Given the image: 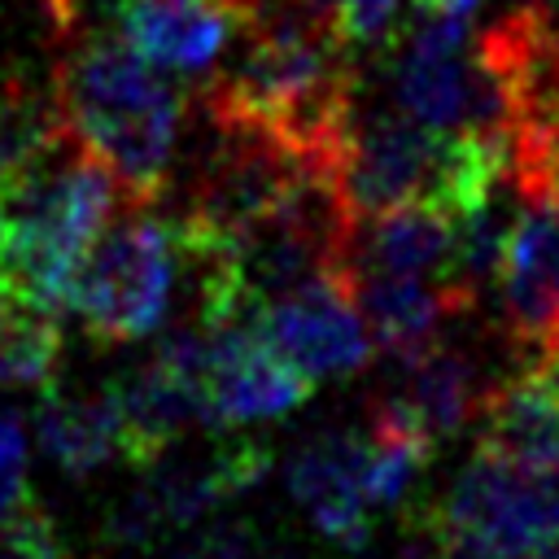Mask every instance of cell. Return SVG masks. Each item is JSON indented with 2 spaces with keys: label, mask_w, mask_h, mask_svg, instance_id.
<instances>
[{
  "label": "cell",
  "mask_w": 559,
  "mask_h": 559,
  "mask_svg": "<svg viewBox=\"0 0 559 559\" xmlns=\"http://www.w3.org/2000/svg\"><path fill=\"white\" fill-rule=\"evenodd\" d=\"M175 262V223L157 218L153 205H131L122 218H114L92 245L70 293L83 332L100 345H127L148 336L170 306Z\"/></svg>",
  "instance_id": "5"
},
{
  "label": "cell",
  "mask_w": 559,
  "mask_h": 559,
  "mask_svg": "<svg viewBox=\"0 0 559 559\" xmlns=\"http://www.w3.org/2000/svg\"><path fill=\"white\" fill-rule=\"evenodd\" d=\"M35 437L44 454L70 476H83L109 459H122V415H118L114 389L100 384L92 393H61L44 384V397L35 406Z\"/></svg>",
  "instance_id": "16"
},
{
  "label": "cell",
  "mask_w": 559,
  "mask_h": 559,
  "mask_svg": "<svg viewBox=\"0 0 559 559\" xmlns=\"http://www.w3.org/2000/svg\"><path fill=\"white\" fill-rule=\"evenodd\" d=\"M336 280L349 288L354 306L362 310L371 341L402 362L437 345L450 314H463V306L432 280L389 275V271H336Z\"/></svg>",
  "instance_id": "13"
},
{
  "label": "cell",
  "mask_w": 559,
  "mask_h": 559,
  "mask_svg": "<svg viewBox=\"0 0 559 559\" xmlns=\"http://www.w3.org/2000/svg\"><path fill=\"white\" fill-rule=\"evenodd\" d=\"M0 559H74L52 528V520L35 507L22 502L0 515Z\"/></svg>",
  "instance_id": "20"
},
{
  "label": "cell",
  "mask_w": 559,
  "mask_h": 559,
  "mask_svg": "<svg viewBox=\"0 0 559 559\" xmlns=\"http://www.w3.org/2000/svg\"><path fill=\"white\" fill-rule=\"evenodd\" d=\"M428 520L454 559H533L559 546V472L476 445Z\"/></svg>",
  "instance_id": "4"
},
{
  "label": "cell",
  "mask_w": 559,
  "mask_h": 559,
  "mask_svg": "<svg viewBox=\"0 0 559 559\" xmlns=\"http://www.w3.org/2000/svg\"><path fill=\"white\" fill-rule=\"evenodd\" d=\"M498 306L507 341L537 358L559 341V210L524 197L520 218L507 240Z\"/></svg>",
  "instance_id": "9"
},
{
  "label": "cell",
  "mask_w": 559,
  "mask_h": 559,
  "mask_svg": "<svg viewBox=\"0 0 559 559\" xmlns=\"http://www.w3.org/2000/svg\"><path fill=\"white\" fill-rule=\"evenodd\" d=\"M406 17H411V0H341L328 26L349 57H362L393 48Z\"/></svg>",
  "instance_id": "19"
},
{
  "label": "cell",
  "mask_w": 559,
  "mask_h": 559,
  "mask_svg": "<svg viewBox=\"0 0 559 559\" xmlns=\"http://www.w3.org/2000/svg\"><path fill=\"white\" fill-rule=\"evenodd\" d=\"M249 48L231 74L205 87L210 122H249L332 166L358 105V70L336 35L288 0H258Z\"/></svg>",
  "instance_id": "1"
},
{
  "label": "cell",
  "mask_w": 559,
  "mask_h": 559,
  "mask_svg": "<svg viewBox=\"0 0 559 559\" xmlns=\"http://www.w3.org/2000/svg\"><path fill=\"white\" fill-rule=\"evenodd\" d=\"M288 489L306 507L310 524L345 550H358L371 533L367 498V441L354 432H323L306 441L288 463Z\"/></svg>",
  "instance_id": "12"
},
{
  "label": "cell",
  "mask_w": 559,
  "mask_h": 559,
  "mask_svg": "<svg viewBox=\"0 0 559 559\" xmlns=\"http://www.w3.org/2000/svg\"><path fill=\"white\" fill-rule=\"evenodd\" d=\"M70 135L92 148L131 205H153L166 192L183 92L157 74L127 39L79 35L52 79Z\"/></svg>",
  "instance_id": "2"
},
{
  "label": "cell",
  "mask_w": 559,
  "mask_h": 559,
  "mask_svg": "<svg viewBox=\"0 0 559 559\" xmlns=\"http://www.w3.org/2000/svg\"><path fill=\"white\" fill-rule=\"evenodd\" d=\"M26 502V437L13 415L0 411V515Z\"/></svg>",
  "instance_id": "21"
},
{
  "label": "cell",
  "mask_w": 559,
  "mask_h": 559,
  "mask_svg": "<svg viewBox=\"0 0 559 559\" xmlns=\"http://www.w3.org/2000/svg\"><path fill=\"white\" fill-rule=\"evenodd\" d=\"M402 559H454L450 546L441 542L432 520H411V533L402 542Z\"/></svg>",
  "instance_id": "23"
},
{
  "label": "cell",
  "mask_w": 559,
  "mask_h": 559,
  "mask_svg": "<svg viewBox=\"0 0 559 559\" xmlns=\"http://www.w3.org/2000/svg\"><path fill=\"white\" fill-rule=\"evenodd\" d=\"M533 559H559V546H550V550H542V555H533Z\"/></svg>",
  "instance_id": "27"
},
{
  "label": "cell",
  "mask_w": 559,
  "mask_h": 559,
  "mask_svg": "<svg viewBox=\"0 0 559 559\" xmlns=\"http://www.w3.org/2000/svg\"><path fill=\"white\" fill-rule=\"evenodd\" d=\"M201 358V424H249L297 411L314 380L297 371L258 323H214Z\"/></svg>",
  "instance_id": "6"
},
{
  "label": "cell",
  "mask_w": 559,
  "mask_h": 559,
  "mask_svg": "<svg viewBox=\"0 0 559 559\" xmlns=\"http://www.w3.org/2000/svg\"><path fill=\"white\" fill-rule=\"evenodd\" d=\"M170 559H249V542L236 528H210V533L183 542Z\"/></svg>",
  "instance_id": "22"
},
{
  "label": "cell",
  "mask_w": 559,
  "mask_h": 559,
  "mask_svg": "<svg viewBox=\"0 0 559 559\" xmlns=\"http://www.w3.org/2000/svg\"><path fill=\"white\" fill-rule=\"evenodd\" d=\"M402 367H406L402 371V389L393 397L432 441L459 432L472 415H480V406H485V397L493 389V384H485L472 349L450 345L445 336L437 345H428L424 354L406 358Z\"/></svg>",
  "instance_id": "14"
},
{
  "label": "cell",
  "mask_w": 559,
  "mask_h": 559,
  "mask_svg": "<svg viewBox=\"0 0 559 559\" xmlns=\"http://www.w3.org/2000/svg\"><path fill=\"white\" fill-rule=\"evenodd\" d=\"M266 445L253 441H227L214 454L197 463H175V467H153L140 493H131L114 520V533L122 542H153L166 528H188L192 520L210 515L227 498L253 489L266 476Z\"/></svg>",
  "instance_id": "8"
},
{
  "label": "cell",
  "mask_w": 559,
  "mask_h": 559,
  "mask_svg": "<svg viewBox=\"0 0 559 559\" xmlns=\"http://www.w3.org/2000/svg\"><path fill=\"white\" fill-rule=\"evenodd\" d=\"M61 358L57 310L31 301L0 280V384L4 389H44L52 384Z\"/></svg>",
  "instance_id": "18"
},
{
  "label": "cell",
  "mask_w": 559,
  "mask_h": 559,
  "mask_svg": "<svg viewBox=\"0 0 559 559\" xmlns=\"http://www.w3.org/2000/svg\"><path fill=\"white\" fill-rule=\"evenodd\" d=\"M258 328L310 380L354 376L358 367H367V358L376 349L371 328H367L362 310L354 306L349 288L336 280V271L314 275V280L280 293L275 301H266Z\"/></svg>",
  "instance_id": "7"
},
{
  "label": "cell",
  "mask_w": 559,
  "mask_h": 559,
  "mask_svg": "<svg viewBox=\"0 0 559 559\" xmlns=\"http://www.w3.org/2000/svg\"><path fill=\"white\" fill-rule=\"evenodd\" d=\"M118 192L122 183L114 170L70 135L44 166L4 188L9 249L0 280L48 310H61L92 245L114 223Z\"/></svg>",
  "instance_id": "3"
},
{
  "label": "cell",
  "mask_w": 559,
  "mask_h": 559,
  "mask_svg": "<svg viewBox=\"0 0 559 559\" xmlns=\"http://www.w3.org/2000/svg\"><path fill=\"white\" fill-rule=\"evenodd\" d=\"M66 140L70 127L57 105V92L44 96L22 79L0 87V192L44 166Z\"/></svg>",
  "instance_id": "17"
},
{
  "label": "cell",
  "mask_w": 559,
  "mask_h": 559,
  "mask_svg": "<svg viewBox=\"0 0 559 559\" xmlns=\"http://www.w3.org/2000/svg\"><path fill=\"white\" fill-rule=\"evenodd\" d=\"M480 445L511 463L559 472V397L537 367L489 389L480 406Z\"/></svg>",
  "instance_id": "15"
},
{
  "label": "cell",
  "mask_w": 559,
  "mask_h": 559,
  "mask_svg": "<svg viewBox=\"0 0 559 559\" xmlns=\"http://www.w3.org/2000/svg\"><path fill=\"white\" fill-rule=\"evenodd\" d=\"M288 4H297V9H301V13H310V17H319L323 26H328V22H332V13L341 9V0H288ZM328 31H332V26H328Z\"/></svg>",
  "instance_id": "25"
},
{
  "label": "cell",
  "mask_w": 559,
  "mask_h": 559,
  "mask_svg": "<svg viewBox=\"0 0 559 559\" xmlns=\"http://www.w3.org/2000/svg\"><path fill=\"white\" fill-rule=\"evenodd\" d=\"M533 367L542 371V380H546V384L555 389V397H559V341H555V345H546V349L533 358Z\"/></svg>",
  "instance_id": "24"
},
{
  "label": "cell",
  "mask_w": 559,
  "mask_h": 559,
  "mask_svg": "<svg viewBox=\"0 0 559 559\" xmlns=\"http://www.w3.org/2000/svg\"><path fill=\"white\" fill-rule=\"evenodd\" d=\"M4 249H9V210H4V192H0V266H4Z\"/></svg>",
  "instance_id": "26"
},
{
  "label": "cell",
  "mask_w": 559,
  "mask_h": 559,
  "mask_svg": "<svg viewBox=\"0 0 559 559\" xmlns=\"http://www.w3.org/2000/svg\"><path fill=\"white\" fill-rule=\"evenodd\" d=\"M118 39L157 70H205L236 31L249 26L245 0H118Z\"/></svg>",
  "instance_id": "10"
},
{
  "label": "cell",
  "mask_w": 559,
  "mask_h": 559,
  "mask_svg": "<svg viewBox=\"0 0 559 559\" xmlns=\"http://www.w3.org/2000/svg\"><path fill=\"white\" fill-rule=\"evenodd\" d=\"M454 236L459 218L441 205L411 201L380 214H362L349 223L345 253L336 271H389V275H415L432 280L450 293V266H454ZM454 297V293H450Z\"/></svg>",
  "instance_id": "11"
}]
</instances>
